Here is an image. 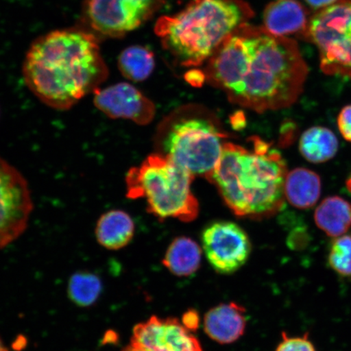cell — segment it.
Listing matches in <instances>:
<instances>
[{"mask_svg": "<svg viewBox=\"0 0 351 351\" xmlns=\"http://www.w3.org/2000/svg\"><path fill=\"white\" fill-rule=\"evenodd\" d=\"M249 141L251 148L226 143L221 160L207 180L237 217L269 218L285 204L287 163L265 140L253 136Z\"/></svg>", "mask_w": 351, "mask_h": 351, "instance_id": "obj_3", "label": "cell"}, {"mask_svg": "<svg viewBox=\"0 0 351 351\" xmlns=\"http://www.w3.org/2000/svg\"><path fill=\"white\" fill-rule=\"evenodd\" d=\"M322 194V180L310 169L298 168L288 172L285 196L293 207L309 209L317 203Z\"/></svg>", "mask_w": 351, "mask_h": 351, "instance_id": "obj_16", "label": "cell"}, {"mask_svg": "<svg viewBox=\"0 0 351 351\" xmlns=\"http://www.w3.org/2000/svg\"><path fill=\"white\" fill-rule=\"evenodd\" d=\"M195 177L168 156L152 154L125 175L126 197L144 199L147 212L160 221H195L199 205L191 191Z\"/></svg>", "mask_w": 351, "mask_h": 351, "instance_id": "obj_6", "label": "cell"}, {"mask_svg": "<svg viewBox=\"0 0 351 351\" xmlns=\"http://www.w3.org/2000/svg\"><path fill=\"white\" fill-rule=\"evenodd\" d=\"M309 10L298 0H274L265 8L263 27L276 37L302 38L308 26Z\"/></svg>", "mask_w": 351, "mask_h": 351, "instance_id": "obj_13", "label": "cell"}, {"mask_svg": "<svg viewBox=\"0 0 351 351\" xmlns=\"http://www.w3.org/2000/svg\"><path fill=\"white\" fill-rule=\"evenodd\" d=\"M102 289V282L97 275L89 271H78L69 280L68 295L73 304L87 307L97 301Z\"/></svg>", "mask_w": 351, "mask_h": 351, "instance_id": "obj_21", "label": "cell"}, {"mask_svg": "<svg viewBox=\"0 0 351 351\" xmlns=\"http://www.w3.org/2000/svg\"><path fill=\"white\" fill-rule=\"evenodd\" d=\"M93 101L95 108L112 120H128L147 125L156 116L155 104L128 82L99 88Z\"/></svg>", "mask_w": 351, "mask_h": 351, "instance_id": "obj_11", "label": "cell"}, {"mask_svg": "<svg viewBox=\"0 0 351 351\" xmlns=\"http://www.w3.org/2000/svg\"><path fill=\"white\" fill-rule=\"evenodd\" d=\"M203 71L206 82L230 103L263 113L295 104L309 69L295 40L245 23L223 42Z\"/></svg>", "mask_w": 351, "mask_h": 351, "instance_id": "obj_1", "label": "cell"}, {"mask_svg": "<svg viewBox=\"0 0 351 351\" xmlns=\"http://www.w3.org/2000/svg\"><path fill=\"white\" fill-rule=\"evenodd\" d=\"M254 16L245 0H191L182 10L160 17L155 33L176 64L196 68L207 63L223 42Z\"/></svg>", "mask_w": 351, "mask_h": 351, "instance_id": "obj_4", "label": "cell"}, {"mask_svg": "<svg viewBox=\"0 0 351 351\" xmlns=\"http://www.w3.org/2000/svg\"><path fill=\"white\" fill-rule=\"evenodd\" d=\"M135 223L130 215L120 209L109 210L96 222L95 234L98 243L109 251H119L130 243Z\"/></svg>", "mask_w": 351, "mask_h": 351, "instance_id": "obj_15", "label": "cell"}, {"mask_svg": "<svg viewBox=\"0 0 351 351\" xmlns=\"http://www.w3.org/2000/svg\"><path fill=\"white\" fill-rule=\"evenodd\" d=\"M247 311L235 302L219 304L210 309L204 319V329L219 344L234 343L247 328Z\"/></svg>", "mask_w": 351, "mask_h": 351, "instance_id": "obj_14", "label": "cell"}, {"mask_svg": "<svg viewBox=\"0 0 351 351\" xmlns=\"http://www.w3.org/2000/svg\"><path fill=\"white\" fill-rule=\"evenodd\" d=\"M186 80L191 85L199 86L206 82V77L203 70H193L186 73Z\"/></svg>", "mask_w": 351, "mask_h": 351, "instance_id": "obj_26", "label": "cell"}, {"mask_svg": "<svg viewBox=\"0 0 351 351\" xmlns=\"http://www.w3.org/2000/svg\"><path fill=\"white\" fill-rule=\"evenodd\" d=\"M117 65L122 75L128 80L141 82L150 77L155 69V55L146 47L130 46L121 52Z\"/></svg>", "mask_w": 351, "mask_h": 351, "instance_id": "obj_20", "label": "cell"}, {"mask_svg": "<svg viewBox=\"0 0 351 351\" xmlns=\"http://www.w3.org/2000/svg\"><path fill=\"white\" fill-rule=\"evenodd\" d=\"M315 225L329 237L339 238L351 226V204L339 196L324 199L315 210Z\"/></svg>", "mask_w": 351, "mask_h": 351, "instance_id": "obj_18", "label": "cell"}, {"mask_svg": "<svg viewBox=\"0 0 351 351\" xmlns=\"http://www.w3.org/2000/svg\"><path fill=\"white\" fill-rule=\"evenodd\" d=\"M337 127L342 137L351 143V104L341 110L337 117Z\"/></svg>", "mask_w": 351, "mask_h": 351, "instance_id": "obj_24", "label": "cell"}, {"mask_svg": "<svg viewBox=\"0 0 351 351\" xmlns=\"http://www.w3.org/2000/svg\"><path fill=\"white\" fill-rule=\"evenodd\" d=\"M130 342L147 351H204L197 337L178 319L157 315L135 326Z\"/></svg>", "mask_w": 351, "mask_h": 351, "instance_id": "obj_12", "label": "cell"}, {"mask_svg": "<svg viewBox=\"0 0 351 351\" xmlns=\"http://www.w3.org/2000/svg\"><path fill=\"white\" fill-rule=\"evenodd\" d=\"M302 38L317 47L324 74L351 79V0L315 12Z\"/></svg>", "mask_w": 351, "mask_h": 351, "instance_id": "obj_7", "label": "cell"}, {"mask_svg": "<svg viewBox=\"0 0 351 351\" xmlns=\"http://www.w3.org/2000/svg\"><path fill=\"white\" fill-rule=\"evenodd\" d=\"M337 136L326 127L313 126L302 134L300 152L304 159L313 164H322L332 159L339 151Z\"/></svg>", "mask_w": 351, "mask_h": 351, "instance_id": "obj_19", "label": "cell"}, {"mask_svg": "<svg viewBox=\"0 0 351 351\" xmlns=\"http://www.w3.org/2000/svg\"><path fill=\"white\" fill-rule=\"evenodd\" d=\"M33 210L34 202L27 180L0 156V250L24 234Z\"/></svg>", "mask_w": 351, "mask_h": 351, "instance_id": "obj_8", "label": "cell"}, {"mask_svg": "<svg viewBox=\"0 0 351 351\" xmlns=\"http://www.w3.org/2000/svg\"><path fill=\"white\" fill-rule=\"evenodd\" d=\"M202 254L196 241L188 237H178L169 245L162 262L171 274L187 278L199 270Z\"/></svg>", "mask_w": 351, "mask_h": 351, "instance_id": "obj_17", "label": "cell"}, {"mask_svg": "<svg viewBox=\"0 0 351 351\" xmlns=\"http://www.w3.org/2000/svg\"><path fill=\"white\" fill-rule=\"evenodd\" d=\"M182 323L189 331L195 332L199 328L201 319L195 310H189L182 315Z\"/></svg>", "mask_w": 351, "mask_h": 351, "instance_id": "obj_25", "label": "cell"}, {"mask_svg": "<svg viewBox=\"0 0 351 351\" xmlns=\"http://www.w3.org/2000/svg\"><path fill=\"white\" fill-rule=\"evenodd\" d=\"M22 74L35 97L66 111L94 94L107 80L108 69L95 35L70 28L36 39L26 53Z\"/></svg>", "mask_w": 351, "mask_h": 351, "instance_id": "obj_2", "label": "cell"}, {"mask_svg": "<svg viewBox=\"0 0 351 351\" xmlns=\"http://www.w3.org/2000/svg\"><path fill=\"white\" fill-rule=\"evenodd\" d=\"M307 5L313 8V10L317 12L323 10L328 6L332 5L337 0H304Z\"/></svg>", "mask_w": 351, "mask_h": 351, "instance_id": "obj_28", "label": "cell"}, {"mask_svg": "<svg viewBox=\"0 0 351 351\" xmlns=\"http://www.w3.org/2000/svg\"><path fill=\"white\" fill-rule=\"evenodd\" d=\"M122 351H147L146 350H144L141 348H139V346H136L133 343H131L129 346H127L126 348L123 349Z\"/></svg>", "mask_w": 351, "mask_h": 351, "instance_id": "obj_29", "label": "cell"}, {"mask_svg": "<svg viewBox=\"0 0 351 351\" xmlns=\"http://www.w3.org/2000/svg\"><path fill=\"white\" fill-rule=\"evenodd\" d=\"M201 240L206 258L219 274H234L251 256V240L243 228L234 222L210 223L202 232Z\"/></svg>", "mask_w": 351, "mask_h": 351, "instance_id": "obj_9", "label": "cell"}, {"mask_svg": "<svg viewBox=\"0 0 351 351\" xmlns=\"http://www.w3.org/2000/svg\"><path fill=\"white\" fill-rule=\"evenodd\" d=\"M328 262L337 274L351 276V235H342L333 241Z\"/></svg>", "mask_w": 351, "mask_h": 351, "instance_id": "obj_22", "label": "cell"}, {"mask_svg": "<svg viewBox=\"0 0 351 351\" xmlns=\"http://www.w3.org/2000/svg\"><path fill=\"white\" fill-rule=\"evenodd\" d=\"M229 138L213 112L199 104L174 110L158 127V153L170 158L194 177L208 179L222 155Z\"/></svg>", "mask_w": 351, "mask_h": 351, "instance_id": "obj_5", "label": "cell"}, {"mask_svg": "<svg viewBox=\"0 0 351 351\" xmlns=\"http://www.w3.org/2000/svg\"><path fill=\"white\" fill-rule=\"evenodd\" d=\"M0 351H8L5 346H4L1 339H0Z\"/></svg>", "mask_w": 351, "mask_h": 351, "instance_id": "obj_31", "label": "cell"}, {"mask_svg": "<svg viewBox=\"0 0 351 351\" xmlns=\"http://www.w3.org/2000/svg\"><path fill=\"white\" fill-rule=\"evenodd\" d=\"M346 187H348V191L351 193V174L348 181H346Z\"/></svg>", "mask_w": 351, "mask_h": 351, "instance_id": "obj_30", "label": "cell"}, {"mask_svg": "<svg viewBox=\"0 0 351 351\" xmlns=\"http://www.w3.org/2000/svg\"><path fill=\"white\" fill-rule=\"evenodd\" d=\"M276 351H317L315 346L308 339L307 335L304 337H289L282 333V341Z\"/></svg>", "mask_w": 351, "mask_h": 351, "instance_id": "obj_23", "label": "cell"}, {"mask_svg": "<svg viewBox=\"0 0 351 351\" xmlns=\"http://www.w3.org/2000/svg\"><path fill=\"white\" fill-rule=\"evenodd\" d=\"M84 14L92 29L111 38H121L153 16L135 0H86Z\"/></svg>", "mask_w": 351, "mask_h": 351, "instance_id": "obj_10", "label": "cell"}, {"mask_svg": "<svg viewBox=\"0 0 351 351\" xmlns=\"http://www.w3.org/2000/svg\"><path fill=\"white\" fill-rule=\"evenodd\" d=\"M136 2L141 4L146 10L152 13V15L160 10L163 6L165 0H135Z\"/></svg>", "mask_w": 351, "mask_h": 351, "instance_id": "obj_27", "label": "cell"}]
</instances>
